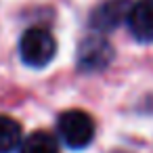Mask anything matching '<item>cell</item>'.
<instances>
[{
  "mask_svg": "<svg viewBox=\"0 0 153 153\" xmlns=\"http://www.w3.org/2000/svg\"><path fill=\"white\" fill-rule=\"evenodd\" d=\"M57 134L67 149L82 151L94 140V122L82 109H67L57 120Z\"/></svg>",
  "mask_w": 153,
  "mask_h": 153,
  "instance_id": "obj_1",
  "label": "cell"
},
{
  "mask_svg": "<svg viewBox=\"0 0 153 153\" xmlns=\"http://www.w3.org/2000/svg\"><path fill=\"white\" fill-rule=\"evenodd\" d=\"M57 55V40L44 27H30L19 40V57L27 67L42 69Z\"/></svg>",
  "mask_w": 153,
  "mask_h": 153,
  "instance_id": "obj_2",
  "label": "cell"
},
{
  "mask_svg": "<svg viewBox=\"0 0 153 153\" xmlns=\"http://www.w3.org/2000/svg\"><path fill=\"white\" fill-rule=\"evenodd\" d=\"M78 67L86 74L103 71L113 61V46L103 34H90L78 46Z\"/></svg>",
  "mask_w": 153,
  "mask_h": 153,
  "instance_id": "obj_3",
  "label": "cell"
},
{
  "mask_svg": "<svg viewBox=\"0 0 153 153\" xmlns=\"http://www.w3.org/2000/svg\"><path fill=\"white\" fill-rule=\"evenodd\" d=\"M132 0H105L101 2L88 19V25L97 34H107L120 27L124 21H128L130 9H132Z\"/></svg>",
  "mask_w": 153,
  "mask_h": 153,
  "instance_id": "obj_4",
  "label": "cell"
},
{
  "mask_svg": "<svg viewBox=\"0 0 153 153\" xmlns=\"http://www.w3.org/2000/svg\"><path fill=\"white\" fill-rule=\"evenodd\" d=\"M128 30L138 42H153V0H136L128 15Z\"/></svg>",
  "mask_w": 153,
  "mask_h": 153,
  "instance_id": "obj_5",
  "label": "cell"
},
{
  "mask_svg": "<svg viewBox=\"0 0 153 153\" xmlns=\"http://www.w3.org/2000/svg\"><path fill=\"white\" fill-rule=\"evenodd\" d=\"M23 143L21 124L9 115L0 113V153H15Z\"/></svg>",
  "mask_w": 153,
  "mask_h": 153,
  "instance_id": "obj_6",
  "label": "cell"
},
{
  "mask_svg": "<svg viewBox=\"0 0 153 153\" xmlns=\"http://www.w3.org/2000/svg\"><path fill=\"white\" fill-rule=\"evenodd\" d=\"M17 153H59V140L46 130H36L23 138Z\"/></svg>",
  "mask_w": 153,
  "mask_h": 153,
  "instance_id": "obj_7",
  "label": "cell"
}]
</instances>
